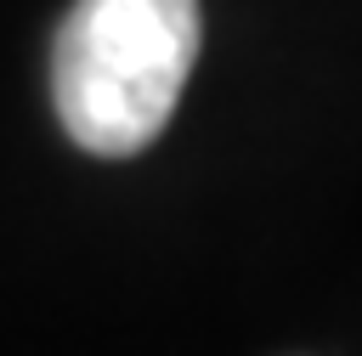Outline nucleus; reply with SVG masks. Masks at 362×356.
Masks as SVG:
<instances>
[{
	"mask_svg": "<svg viewBox=\"0 0 362 356\" xmlns=\"http://www.w3.org/2000/svg\"><path fill=\"white\" fill-rule=\"evenodd\" d=\"M198 0H74L51 51V102L74 147L130 158L170 124L198 62Z\"/></svg>",
	"mask_w": 362,
	"mask_h": 356,
	"instance_id": "f257e3e1",
	"label": "nucleus"
}]
</instances>
